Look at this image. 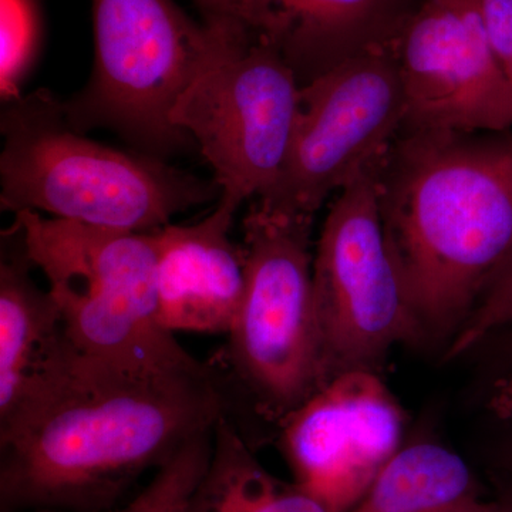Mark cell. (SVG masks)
<instances>
[{
  "label": "cell",
  "mask_w": 512,
  "mask_h": 512,
  "mask_svg": "<svg viewBox=\"0 0 512 512\" xmlns=\"http://www.w3.org/2000/svg\"><path fill=\"white\" fill-rule=\"evenodd\" d=\"M231 417L220 367L138 373L66 338L0 417L2 512H111L148 470Z\"/></svg>",
  "instance_id": "6da1fadb"
},
{
  "label": "cell",
  "mask_w": 512,
  "mask_h": 512,
  "mask_svg": "<svg viewBox=\"0 0 512 512\" xmlns=\"http://www.w3.org/2000/svg\"><path fill=\"white\" fill-rule=\"evenodd\" d=\"M403 133L377 174L387 247L427 335L456 336L512 258V140Z\"/></svg>",
  "instance_id": "7a4b0ae2"
},
{
  "label": "cell",
  "mask_w": 512,
  "mask_h": 512,
  "mask_svg": "<svg viewBox=\"0 0 512 512\" xmlns=\"http://www.w3.org/2000/svg\"><path fill=\"white\" fill-rule=\"evenodd\" d=\"M0 207L45 212L93 227L153 234L178 212L214 200L220 185L151 156L84 136L47 90L5 103L0 120Z\"/></svg>",
  "instance_id": "3957f363"
},
{
  "label": "cell",
  "mask_w": 512,
  "mask_h": 512,
  "mask_svg": "<svg viewBox=\"0 0 512 512\" xmlns=\"http://www.w3.org/2000/svg\"><path fill=\"white\" fill-rule=\"evenodd\" d=\"M26 256L45 274L64 338L80 355L138 373L210 369L158 320L156 235L15 214Z\"/></svg>",
  "instance_id": "277c9868"
},
{
  "label": "cell",
  "mask_w": 512,
  "mask_h": 512,
  "mask_svg": "<svg viewBox=\"0 0 512 512\" xmlns=\"http://www.w3.org/2000/svg\"><path fill=\"white\" fill-rule=\"evenodd\" d=\"M313 218L256 200L244 218L245 289L217 363L227 387L281 423L320 387L313 309Z\"/></svg>",
  "instance_id": "5b68a950"
},
{
  "label": "cell",
  "mask_w": 512,
  "mask_h": 512,
  "mask_svg": "<svg viewBox=\"0 0 512 512\" xmlns=\"http://www.w3.org/2000/svg\"><path fill=\"white\" fill-rule=\"evenodd\" d=\"M215 40L171 121L197 141L221 197H265L291 148L301 82L281 50L237 19H207Z\"/></svg>",
  "instance_id": "8992f818"
},
{
  "label": "cell",
  "mask_w": 512,
  "mask_h": 512,
  "mask_svg": "<svg viewBox=\"0 0 512 512\" xmlns=\"http://www.w3.org/2000/svg\"><path fill=\"white\" fill-rule=\"evenodd\" d=\"M94 69L67 114L86 131L106 126L151 154L187 144L171 121L215 40V25H197L174 0H93Z\"/></svg>",
  "instance_id": "52a82bcc"
},
{
  "label": "cell",
  "mask_w": 512,
  "mask_h": 512,
  "mask_svg": "<svg viewBox=\"0 0 512 512\" xmlns=\"http://www.w3.org/2000/svg\"><path fill=\"white\" fill-rule=\"evenodd\" d=\"M380 167L338 192L313 254L322 387L343 373H377L394 346L427 336L387 247L377 192Z\"/></svg>",
  "instance_id": "ba28073f"
},
{
  "label": "cell",
  "mask_w": 512,
  "mask_h": 512,
  "mask_svg": "<svg viewBox=\"0 0 512 512\" xmlns=\"http://www.w3.org/2000/svg\"><path fill=\"white\" fill-rule=\"evenodd\" d=\"M406 119L393 43L349 57L302 84L288 158L259 201L315 218L333 192L386 160Z\"/></svg>",
  "instance_id": "9c48e42d"
},
{
  "label": "cell",
  "mask_w": 512,
  "mask_h": 512,
  "mask_svg": "<svg viewBox=\"0 0 512 512\" xmlns=\"http://www.w3.org/2000/svg\"><path fill=\"white\" fill-rule=\"evenodd\" d=\"M393 49L406 103L402 131L498 134L512 126V84L478 0H420Z\"/></svg>",
  "instance_id": "30bf717a"
},
{
  "label": "cell",
  "mask_w": 512,
  "mask_h": 512,
  "mask_svg": "<svg viewBox=\"0 0 512 512\" xmlns=\"http://www.w3.org/2000/svg\"><path fill=\"white\" fill-rule=\"evenodd\" d=\"M278 426L296 483L333 512H350L400 450L404 416L379 373L356 370L330 380Z\"/></svg>",
  "instance_id": "8fae6325"
},
{
  "label": "cell",
  "mask_w": 512,
  "mask_h": 512,
  "mask_svg": "<svg viewBox=\"0 0 512 512\" xmlns=\"http://www.w3.org/2000/svg\"><path fill=\"white\" fill-rule=\"evenodd\" d=\"M241 205L221 197L211 215L154 232L158 320L168 332L228 335L245 289L244 255L231 239Z\"/></svg>",
  "instance_id": "7c38bea8"
},
{
  "label": "cell",
  "mask_w": 512,
  "mask_h": 512,
  "mask_svg": "<svg viewBox=\"0 0 512 512\" xmlns=\"http://www.w3.org/2000/svg\"><path fill=\"white\" fill-rule=\"evenodd\" d=\"M416 8L412 0H244L242 19L281 50L305 84L357 53L393 43Z\"/></svg>",
  "instance_id": "4fadbf2b"
},
{
  "label": "cell",
  "mask_w": 512,
  "mask_h": 512,
  "mask_svg": "<svg viewBox=\"0 0 512 512\" xmlns=\"http://www.w3.org/2000/svg\"><path fill=\"white\" fill-rule=\"evenodd\" d=\"M18 235V254H3L0 262V417L18 403L63 338L57 303L30 276L32 262Z\"/></svg>",
  "instance_id": "5bb4252c"
},
{
  "label": "cell",
  "mask_w": 512,
  "mask_h": 512,
  "mask_svg": "<svg viewBox=\"0 0 512 512\" xmlns=\"http://www.w3.org/2000/svg\"><path fill=\"white\" fill-rule=\"evenodd\" d=\"M485 501L470 467L434 443L400 448L350 512H505Z\"/></svg>",
  "instance_id": "9a60e30c"
},
{
  "label": "cell",
  "mask_w": 512,
  "mask_h": 512,
  "mask_svg": "<svg viewBox=\"0 0 512 512\" xmlns=\"http://www.w3.org/2000/svg\"><path fill=\"white\" fill-rule=\"evenodd\" d=\"M187 512H333L293 481L279 480L252 453L229 416L214 430L210 463L192 493Z\"/></svg>",
  "instance_id": "2e32d148"
},
{
  "label": "cell",
  "mask_w": 512,
  "mask_h": 512,
  "mask_svg": "<svg viewBox=\"0 0 512 512\" xmlns=\"http://www.w3.org/2000/svg\"><path fill=\"white\" fill-rule=\"evenodd\" d=\"M214 430L185 443L154 471L133 500L111 512H187L192 493L210 463Z\"/></svg>",
  "instance_id": "e0dca14e"
},
{
  "label": "cell",
  "mask_w": 512,
  "mask_h": 512,
  "mask_svg": "<svg viewBox=\"0 0 512 512\" xmlns=\"http://www.w3.org/2000/svg\"><path fill=\"white\" fill-rule=\"evenodd\" d=\"M40 43L39 0H0V94L19 99Z\"/></svg>",
  "instance_id": "ac0fdd59"
},
{
  "label": "cell",
  "mask_w": 512,
  "mask_h": 512,
  "mask_svg": "<svg viewBox=\"0 0 512 512\" xmlns=\"http://www.w3.org/2000/svg\"><path fill=\"white\" fill-rule=\"evenodd\" d=\"M505 329H512V258L454 336L447 356L464 355Z\"/></svg>",
  "instance_id": "d6986e66"
},
{
  "label": "cell",
  "mask_w": 512,
  "mask_h": 512,
  "mask_svg": "<svg viewBox=\"0 0 512 512\" xmlns=\"http://www.w3.org/2000/svg\"><path fill=\"white\" fill-rule=\"evenodd\" d=\"M485 33L512 84V0H478Z\"/></svg>",
  "instance_id": "ffe728a7"
},
{
  "label": "cell",
  "mask_w": 512,
  "mask_h": 512,
  "mask_svg": "<svg viewBox=\"0 0 512 512\" xmlns=\"http://www.w3.org/2000/svg\"><path fill=\"white\" fill-rule=\"evenodd\" d=\"M488 407L498 419L512 421V372L494 383Z\"/></svg>",
  "instance_id": "44dd1931"
},
{
  "label": "cell",
  "mask_w": 512,
  "mask_h": 512,
  "mask_svg": "<svg viewBox=\"0 0 512 512\" xmlns=\"http://www.w3.org/2000/svg\"><path fill=\"white\" fill-rule=\"evenodd\" d=\"M207 19H242L244 0H195Z\"/></svg>",
  "instance_id": "7402d4cb"
},
{
  "label": "cell",
  "mask_w": 512,
  "mask_h": 512,
  "mask_svg": "<svg viewBox=\"0 0 512 512\" xmlns=\"http://www.w3.org/2000/svg\"><path fill=\"white\" fill-rule=\"evenodd\" d=\"M504 342V352L507 353L508 359L511 360L512 365V329L510 335L505 336Z\"/></svg>",
  "instance_id": "603a6c76"
},
{
  "label": "cell",
  "mask_w": 512,
  "mask_h": 512,
  "mask_svg": "<svg viewBox=\"0 0 512 512\" xmlns=\"http://www.w3.org/2000/svg\"><path fill=\"white\" fill-rule=\"evenodd\" d=\"M23 512H64V511L46 510V508H42V510H30V511H23Z\"/></svg>",
  "instance_id": "cb8c5ba5"
},
{
  "label": "cell",
  "mask_w": 512,
  "mask_h": 512,
  "mask_svg": "<svg viewBox=\"0 0 512 512\" xmlns=\"http://www.w3.org/2000/svg\"><path fill=\"white\" fill-rule=\"evenodd\" d=\"M505 512H512V505H511V507H510V508H508V510H507V511H505Z\"/></svg>",
  "instance_id": "d4e9b609"
}]
</instances>
